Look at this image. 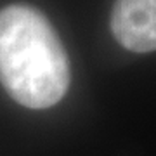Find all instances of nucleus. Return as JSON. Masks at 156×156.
I'll return each instance as SVG.
<instances>
[{"label":"nucleus","mask_w":156,"mask_h":156,"mask_svg":"<svg viewBox=\"0 0 156 156\" xmlns=\"http://www.w3.org/2000/svg\"><path fill=\"white\" fill-rule=\"evenodd\" d=\"M71 82L69 57L54 26L28 4L0 9V83L30 109L56 106Z\"/></svg>","instance_id":"1"},{"label":"nucleus","mask_w":156,"mask_h":156,"mask_svg":"<svg viewBox=\"0 0 156 156\" xmlns=\"http://www.w3.org/2000/svg\"><path fill=\"white\" fill-rule=\"evenodd\" d=\"M111 33L127 50H156V0H116L109 19Z\"/></svg>","instance_id":"2"}]
</instances>
